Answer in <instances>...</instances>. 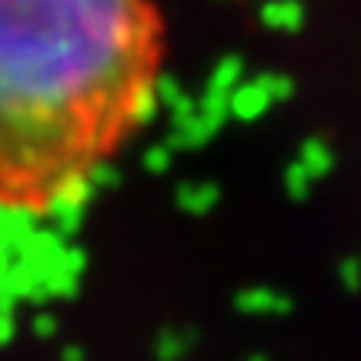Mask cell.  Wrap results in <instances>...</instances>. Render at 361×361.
I'll use <instances>...</instances> for the list:
<instances>
[{"label": "cell", "mask_w": 361, "mask_h": 361, "mask_svg": "<svg viewBox=\"0 0 361 361\" xmlns=\"http://www.w3.org/2000/svg\"><path fill=\"white\" fill-rule=\"evenodd\" d=\"M161 71L154 0H0V211L74 204L141 130Z\"/></svg>", "instance_id": "1"}]
</instances>
